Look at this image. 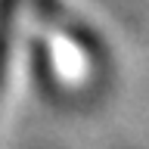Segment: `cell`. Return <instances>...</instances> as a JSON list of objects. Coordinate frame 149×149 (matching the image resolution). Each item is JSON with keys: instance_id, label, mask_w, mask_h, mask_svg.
<instances>
[{"instance_id": "obj_1", "label": "cell", "mask_w": 149, "mask_h": 149, "mask_svg": "<svg viewBox=\"0 0 149 149\" xmlns=\"http://www.w3.org/2000/svg\"><path fill=\"white\" fill-rule=\"evenodd\" d=\"M19 0H0V84L6 72V56H9V31H13V13Z\"/></svg>"}]
</instances>
